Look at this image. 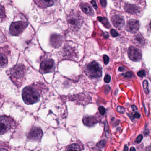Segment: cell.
I'll return each instance as SVG.
<instances>
[{
	"mask_svg": "<svg viewBox=\"0 0 151 151\" xmlns=\"http://www.w3.org/2000/svg\"><path fill=\"white\" fill-rule=\"evenodd\" d=\"M40 94V91L35 86H27L22 91V99L26 104H33L39 101Z\"/></svg>",
	"mask_w": 151,
	"mask_h": 151,
	"instance_id": "1",
	"label": "cell"
},
{
	"mask_svg": "<svg viewBox=\"0 0 151 151\" xmlns=\"http://www.w3.org/2000/svg\"><path fill=\"white\" fill-rule=\"evenodd\" d=\"M86 74L91 79H98L102 76V67L98 63L92 62L86 65Z\"/></svg>",
	"mask_w": 151,
	"mask_h": 151,
	"instance_id": "2",
	"label": "cell"
},
{
	"mask_svg": "<svg viewBox=\"0 0 151 151\" xmlns=\"http://www.w3.org/2000/svg\"><path fill=\"white\" fill-rule=\"evenodd\" d=\"M26 73L25 67L23 65H17L10 70L11 78L15 83L22 82Z\"/></svg>",
	"mask_w": 151,
	"mask_h": 151,
	"instance_id": "3",
	"label": "cell"
},
{
	"mask_svg": "<svg viewBox=\"0 0 151 151\" xmlns=\"http://www.w3.org/2000/svg\"><path fill=\"white\" fill-rule=\"evenodd\" d=\"M67 19L69 27L73 31H78L83 23L82 17L75 12H72L67 17Z\"/></svg>",
	"mask_w": 151,
	"mask_h": 151,
	"instance_id": "4",
	"label": "cell"
},
{
	"mask_svg": "<svg viewBox=\"0 0 151 151\" xmlns=\"http://www.w3.org/2000/svg\"><path fill=\"white\" fill-rule=\"evenodd\" d=\"M28 26L27 22L17 21L12 23L10 27L9 31L11 34L14 36H19Z\"/></svg>",
	"mask_w": 151,
	"mask_h": 151,
	"instance_id": "5",
	"label": "cell"
},
{
	"mask_svg": "<svg viewBox=\"0 0 151 151\" xmlns=\"http://www.w3.org/2000/svg\"><path fill=\"white\" fill-rule=\"evenodd\" d=\"M56 67L54 60L51 59H46L41 63L40 71L42 74L52 73L55 70Z\"/></svg>",
	"mask_w": 151,
	"mask_h": 151,
	"instance_id": "6",
	"label": "cell"
},
{
	"mask_svg": "<svg viewBox=\"0 0 151 151\" xmlns=\"http://www.w3.org/2000/svg\"><path fill=\"white\" fill-rule=\"evenodd\" d=\"M13 122V121L9 117L5 116H1L0 120V133L1 134H5L10 129Z\"/></svg>",
	"mask_w": 151,
	"mask_h": 151,
	"instance_id": "7",
	"label": "cell"
},
{
	"mask_svg": "<svg viewBox=\"0 0 151 151\" xmlns=\"http://www.w3.org/2000/svg\"><path fill=\"white\" fill-rule=\"evenodd\" d=\"M43 133L40 128L33 127L31 129L28 134V138L31 140L40 141L42 137Z\"/></svg>",
	"mask_w": 151,
	"mask_h": 151,
	"instance_id": "8",
	"label": "cell"
},
{
	"mask_svg": "<svg viewBox=\"0 0 151 151\" xmlns=\"http://www.w3.org/2000/svg\"><path fill=\"white\" fill-rule=\"evenodd\" d=\"M128 54L129 57L134 62H139L142 59V52L137 48L131 46L129 48Z\"/></svg>",
	"mask_w": 151,
	"mask_h": 151,
	"instance_id": "9",
	"label": "cell"
},
{
	"mask_svg": "<svg viewBox=\"0 0 151 151\" xmlns=\"http://www.w3.org/2000/svg\"><path fill=\"white\" fill-rule=\"evenodd\" d=\"M139 27L140 24L139 21L136 19H132L128 22L126 28L130 32L135 33L139 30Z\"/></svg>",
	"mask_w": 151,
	"mask_h": 151,
	"instance_id": "10",
	"label": "cell"
},
{
	"mask_svg": "<svg viewBox=\"0 0 151 151\" xmlns=\"http://www.w3.org/2000/svg\"><path fill=\"white\" fill-rule=\"evenodd\" d=\"M111 21L113 25L116 28L121 29L125 24L124 18L121 15H115L111 18Z\"/></svg>",
	"mask_w": 151,
	"mask_h": 151,
	"instance_id": "11",
	"label": "cell"
},
{
	"mask_svg": "<svg viewBox=\"0 0 151 151\" xmlns=\"http://www.w3.org/2000/svg\"><path fill=\"white\" fill-rule=\"evenodd\" d=\"M56 0H35V3L42 8L51 7L54 4Z\"/></svg>",
	"mask_w": 151,
	"mask_h": 151,
	"instance_id": "12",
	"label": "cell"
},
{
	"mask_svg": "<svg viewBox=\"0 0 151 151\" xmlns=\"http://www.w3.org/2000/svg\"><path fill=\"white\" fill-rule=\"evenodd\" d=\"M51 44L53 47L58 48L61 45L62 39L60 35H53L51 38Z\"/></svg>",
	"mask_w": 151,
	"mask_h": 151,
	"instance_id": "13",
	"label": "cell"
},
{
	"mask_svg": "<svg viewBox=\"0 0 151 151\" xmlns=\"http://www.w3.org/2000/svg\"><path fill=\"white\" fill-rule=\"evenodd\" d=\"M80 7L82 11L86 14L90 16H93L94 15V12L93 9L87 4H81Z\"/></svg>",
	"mask_w": 151,
	"mask_h": 151,
	"instance_id": "14",
	"label": "cell"
},
{
	"mask_svg": "<svg viewBox=\"0 0 151 151\" xmlns=\"http://www.w3.org/2000/svg\"><path fill=\"white\" fill-rule=\"evenodd\" d=\"M124 9L126 11L132 14L137 13L140 11V8L139 7L131 4H126Z\"/></svg>",
	"mask_w": 151,
	"mask_h": 151,
	"instance_id": "15",
	"label": "cell"
},
{
	"mask_svg": "<svg viewBox=\"0 0 151 151\" xmlns=\"http://www.w3.org/2000/svg\"><path fill=\"white\" fill-rule=\"evenodd\" d=\"M83 122L86 126L92 127L96 123L95 119L93 117H86L83 119Z\"/></svg>",
	"mask_w": 151,
	"mask_h": 151,
	"instance_id": "16",
	"label": "cell"
},
{
	"mask_svg": "<svg viewBox=\"0 0 151 151\" xmlns=\"http://www.w3.org/2000/svg\"><path fill=\"white\" fill-rule=\"evenodd\" d=\"M65 151H80V148L77 144H73L68 145Z\"/></svg>",
	"mask_w": 151,
	"mask_h": 151,
	"instance_id": "17",
	"label": "cell"
},
{
	"mask_svg": "<svg viewBox=\"0 0 151 151\" xmlns=\"http://www.w3.org/2000/svg\"><path fill=\"white\" fill-rule=\"evenodd\" d=\"M134 40L136 42V43H137L136 44H138L139 45H143L144 43V40L143 38L141 35L138 34L136 35L135 36Z\"/></svg>",
	"mask_w": 151,
	"mask_h": 151,
	"instance_id": "18",
	"label": "cell"
},
{
	"mask_svg": "<svg viewBox=\"0 0 151 151\" xmlns=\"http://www.w3.org/2000/svg\"><path fill=\"white\" fill-rule=\"evenodd\" d=\"M98 19L100 22H101L105 27L107 28H109L110 27V23L107 20V19L105 17H98Z\"/></svg>",
	"mask_w": 151,
	"mask_h": 151,
	"instance_id": "19",
	"label": "cell"
},
{
	"mask_svg": "<svg viewBox=\"0 0 151 151\" xmlns=\"http://www.w3.org/2000/svg\"><path fill=\"white\" fill-rule=\"evenodd\" d=\"M1 68L5 67L8 64V59L7 58L2 54L1 55Z\"/></svg>",
	"mask_w": 151,
	"mask_h": 151,
	"instance_id": "20",
	"label": "cell"
},
{
	"mask_svg": "<svg viewBox=\"0 0 151 151\" xmlns=\"http://www.w3.org/2000/svg\"><path fill=\"white\" fill-rule=\"evenodd\" d=\"M106 141H105V140H102L100 141V142L97 144V146L98 148L102 149V148L104 147V146H105V145H106Z\"/></svg>",
	"mask_w": 151,
	"mask_h": 151,
	"instance_id": "21",
	"label": "cell"
},
{
	"mask_svg": "<svg viewBox=\"0 0 151 151\" xmlns=\"http://www.w3.org/2000/svg\"><path fill=\"white\" fill-rule=\"evenodd\" d=\"M143 88L144 90V92L146 94H148L149 93V88H148V82L146 80L144 81L143 83Z\"/></svg>",
	"mask_w": 151,
	"mask_h": 151,
	"instance_id": "22",
	"label": "cell"
},
{
	"mask_svg": "<svg viewBox=\"0 0 151 151\" xmlns=\"http://www.w3.org/2000/svg\"><path fill=\"white\" fill-rule=\"evenodd\" d=\"M98 110H99V113H100V114H102V115H104L105 114V109L103 106H99V108H98Z\"/></svg>",
	"mask_w": 151,
	"mask_h": 151,
	"instance_id": "23",
	"label": "cell"
},
{
	"mask_svg": "<svg viewBox=\"0 0 151 151\" xmlns=\"http://www.w3.org/2000/svg\"><path fill=\"white\" fill-rule=\"evenodd\" d=\"M111 34L112 36L113 37H117V36H118L119 35L117 31H115L114 29H112V30H111Z\"/></svg>",
	"mask_w": 151,
	"mask_h": 151,
	"instance_id": "24",
	"label": "cell"
},
{
	"mask_svg": "<svg viewBox=\"0 0 151 151\" xmlns=\"http://www.w3.org/2000/svg\"><path fill=\"white\" fill-rule=\"evenodd\" d=\"M103 58L104 63L105 64H108V63H109V61H110V58L109 57L106 55H104Z\"/></svg>",
	"mask_w": 151,
	"mask_h": 151,
	"instance_id": "25",
	"label": "cell"
},
{
	"mask_svg": "<svg viewBox=\"0 0 151 151\" xmlns=\"http://www.w3.org/2000/svg\"><path fill=\"white\" fill-rule=\"evenodd\" d=\"M143 138V136L142 135H140L138 136L137 137L136 139L135 140V142L137 143H139L142 142Z\"/></svg>",
	"mask_w": 151,
	"mask_h": 151,
	"instance_id": "26",
	"label": "cell"
},
{
	"mask_svg": "<svg viewBox=\"0 0 151 151\" xmlns=\"http://www.w3.org/2000/svg\"><path fill=\"white\" fill-rule=\"evenodd\" d=\"M137 75L140 77H143V76H145L146 75V73H145V71L143 70L138 72L137 73Z\"/></svg>",
	"mask_w": 151,
	"mask_h": 151,
	"instance_id": "27",
	"label": "cell"
},
{
	"mask_svg": "<svg viewBox=\"0 0 151 151\" xmlns=\"http://www.w3.org/2000/svg\"><path fill=\"white\" fill-rule=\"evenodd\" d=\"M111 81V77L110 75H106L104 78V81L106 83H109Z\"/></svg>",
	"mask_w": 151,
	"mask_h": 151,
	"instance_id": "28",
	"label": "cell"
},
{
	"mask_svg": "<svg viewBox=\"0 0 151 151\" xmlns=\"http://www.w3.org/2000/svg\"><path fill=\"white\" fill-rule=\"evenodd\" d=\"M117 111L120 113H124L125 112V109L121 106H118L117 107Z\"/></svg>",
	"mask_w": 151,
	"mask_h": 151,
	"instance_id": "29",
	"label": "cell"
},
{
	"mask_svg": "<svg viewBox=\"0 0 151 151\" xmlns=\"http://www.w3.org/2000/svg\"><path fill=\"white\" fill-rule=\"evenodd\" d=\"M133 76V73L131 72H128L125 74V76L127 78H130Z\"/></svg>",
	"mask_w": 151,
	"mask_h": 151,
	"instance_id": "30",
	"label": "cell"
},
{
	"mask_svg": "<svg viewBox=\"0 0 151 151\" xmlns=\"http://www.w3.org/2000/svg\"><path fill=\"white\" fill-rule=\"evenodd\" d=\"M100 3L103 7H105L107 5V1L106 0H100Z\"/></svg>",
	"mask_w": 151,
	"mask_h": 151,
	"instance_id": "31",
	"label": "cell"
},
{
	"mask_svg": "<svg viewBox=\"0 0 151 151\" xmlns=\"http://www.w3.org/2000/svg\"><path fill=\"white\" fill-rule=\"evenodd\" d=\"M105 130L106 135L109 134V128H108V124L107 123H105Z\"/></svg>",
	"mask_w": 151,
	"mask_h": 151,
	"instance_id": "32",
	"label": "cell"
},
{
	"mask_svg": "<svg viewBox=\"0 0 151 151\" xmlns=\"http://www.w3.org/2000/svg\"><path fill=\"white\" fill-rule=\"evenodd\" d=\"M91 4H92V5H93L94 8L95 9H97V5L96 2L95 0H92L91 1Z\"/></svg>",
	"mask_w": 151,
	"mask_h": 151,
	"instance_id": "33",
	"label": "cell"
},
{
	"mask_svg": "<svg viewBox=\"0 0 151 151\" xmlns=\"http://www.w3.org/2000/svg\"><path fill=\"white\" fill-rule=\"evenodd\" d=\"M134 118L139 119V118H140V117H141V115H140L138 113H136L134 114Z\"/></svg>",
	"mask_w": 151,
	"mask_h": 151,
	"instance_id": "34",
	"label": "cell"
},
{
	"mask_svg": "<svg viewBox=\"0 0 151 151\" xmlns=\"http://www.w3.org/2000/svg\"><path fill=\"white\" fill-rule=\"evenodd\" d=\"M118 70L119 71H124L125 70V69L123 67H120L119 68Z\"/></svg>",
	"mask_w": 151,
	"mask_h": 151,
	"instance_id": "35",
	"label": "cell"
},
{
	"mask_svg": "<svg viewBox=\"0 0 151 151\" xmlns=\"http://www.w3.org/2000/svg\"><path fill=\"white\" fill-rule=\"evenodd\" d=\"M124 151H128V147L127 145H126L124 147Z\"/></svg>",
	"mask_w": 151,
	"mask_h": 151,
	"instance_id": "36",
	"label": "cell"
},
{
	"mask_svg": "<svg viewBox=\"0 0 151 151\" xmlns=\"http://www.w3.org/2000/svg\"><path fill=\"white\" fill-rule=\"evenodd\" d=\"M132 107L133 108V111H135V110H137V108L135 106H132Z\"/></svg>",
	"mask_w": 151,
	"mask_h": 151,
	"instance_id": "37",
	"label": "cell"
},
{
	"mask_svg": "<svg viewBox=\"0 0 151 151\" xmlns=\"http://www.w3.org/2000/svg\"><path fill=\"white\" fill-rule=\"evenodd\" d=\"M130 151H136V149L134 147H131L130 150Z\"/></svg>",
	"mask_w": 151,
	"mask_h": 151,
	"instance_id": "38",
	"label": "cell"
},
{
	"mask_svg": "<svg viewBox=\"0 0 151 151\" xmlns=\"http://www.w3.org/2000/svg\"><path fill=\"white\" fill-rule=\"evenodd\" d=\"M1 151H8L7 150H5V149H1Z\"/></svg>",
	"mask_w": 151,
	"mask_h": 151,
	"instance_id": "39",
	"label": "cell"
},
{
	"mask_svg": "<svg viewBox=\"0 0 151 151\" xmlns=\"http://www.w3.org/2000/svg\"><path fill=\"white\" fill-rule=\"evenodd\" d=\"M149 27H150V29L151 31V22L150 23V25H149Z\"/></svg>",
	"mask_w": 151,
	"mask_h": 151,
	"instance_id": "40",
	"label": "cell"
}]
</instances>
